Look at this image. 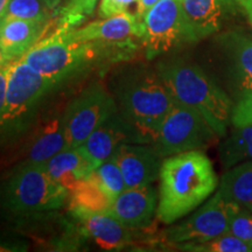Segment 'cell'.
<instances>
[{
	"mask_svg": "<svg viewBox=\"0 0 252 252\" xmlns=\"http://www.w3.org/2000/svg\"><path fill=\"white\" fill-rule=\"evenodd\" d=\"M134 2H138V0H102L99 5V17L105 19L121 14Z\"/></svg>",
	"mask_w": 252,
	"mask_h": 252,
	"instance_id": "f546056e",
	"label": "cell"
},
{
	"mask_svg": "<svg viewBox=\"0 0 252 252\" xmlns=\"http://www.w3.org/2000/svg\"><path fill=\"white\" fill-rule=\"evenodd\" d=\"M50 178L68 190L84 180L94 171L91 162L78 149L64 150L43 163Z\"/></svg>",
	"mask_w": 252,
	"mask_h": 252,
	"instance_id": "d6986e66",
	"label": "cell"
},
{
	"mask_svg": "<svg viewBox=\"0 0 252 252\" xmlns=\"http://www.w3.org/2000/svg\"><path fill=\"white\" fill-rule=\"evenodd\" d=\"M8 62H12V61L8 59V56H7V54H6L4 47H2L1 43H0V67L7 64Z\"/></svg>",
	"mask_w": 252,
	"mask_h": 252,
	"instance_id": "836d02e7",
	"label": "cell"
},
{
	"mask_svg": "<svg viewBox=\"0 0 252 252\" xmlns=\"http://www.w3.org/2000/svg\"><path fill=\"white\" fill-rule=\"evenodd\" d=\"M231 124L234 127L252 125V91L237 99L232 109Z\"/></svg>",
	"mask_w": 252,
	"mask_h": 252,
	"instance_id": "f1b7e54d",
	"label": "cell"
},
{
	"mask_svg": "<svg viewBox=\"0 0 252 252\" xmlns=\"http://www.w3.org/2000/svg\"><path fill=\"white\" fill-rule=\"evenodd\" d=\"M230 234L252 247V213L237 207L230 219Z\"/></svg>",
	"mask_w": 252,
	"mask_h": 252,
	"instance_id": "83f0119b",
	"label": "cell"
},
{
	"mask_svg": "<svg viewBox=\"0 0 252 252\" xmlns=\"http://www.w3.org/2000/svg\"><path fill=\"white\" fill-rule=\"evenodd\" d=\"M217 139L219 134L201 113L174 100L152 146L165 159L188 151L203 150Z\"/></svg>",
	"mask_w": 252,
	"mask_h": 252,
	"instance_id": "52a82bcc",
	"label": "cell"
},
{
	"mask_svg": "<svg viewBox=\"0 0 252 252\" xmlns=\"http://www.w3.org/2000/svg\"><path fill=\"white\" fill-rule=\"evenodd\" d=\"M94 176L104 188V190L115 200L116 196L126 189L124 176L119 168L115 156L104 161L94 171Z\"/></svg>",
	"mask_w": 252,
	"mask_h": 252,
	"instance_id": "484cf974",
	"label": "cell"
},
{
	"mask_svg": "<svg viewBox=\"0 0 252 252\" xmlns=\"http://www.w3.org/2000/svg\"><path fill=\"white\" fill-rule=\"evenodd\" d=\"M9 1H11V0H0V21H1V19L5 17L6 9H7Z\"/></svg>",
	"mask_w": 252,
	"mask_h": 252,
	"instance_id": "e575fe53",
	"label": "cell"
},
{
	"mask_svg": "<svg viewBox=\"0 0 252 252\" xmlns=\"http://www.w3.org/2000/svg\"><path fill=\"white\" fill-rule=\"evenodd\" d=\"M186 42H197L217 33L231 14L232 0H182Z\"/></svg>",
	"mask_w": 252,
	"mask_h": 252,
	"instance_id": "4fadbf2b",
	"label": "cell"
},
{
	"mask_svg": "<svg viewBox=\"0 0 252 252\" xmlns=\"http://www.w3.org/2000/svg\"><path fill=\"white\" fill-rule=\"evenodd\" d=\"M126 188L153 184L159 179L162 158L151 144H125L115 153Z\"/></svg>",
	"mask_w": 252,
	"mask_h": 252,
	"instance_id": "9a60e30c",
	"label": "cell"
},
{
	"mask_svg": "<svg viewBox=\"0 0 252 252\" xmlns=\"http://www.w3.org/2000/svg\"><path fill=\"white\" fill-rule=\"evenodd\" d=\"M157 217L173 224L207 201L219 187L212 160L202 150L174 154L162 160Z\"/></svg>",
	"mask_w": 252,
	"mask_h": 252,
	"instance_id": "6da1fadb",
	"label": "cell"
},
{
	"mask_svg": "<svg viewBox=\"0 0 252 252\" xmlns=\"http://www.w3.org/2000/svg\"><path fill=\"white\" fill-rule=\"evenodd\" d=\"M112 202L113 198L104 190L94 172L69 190V210L110 213Z\"/></svg>",
	"mask_w": 252,
	"mask_h": 252,
	"instance_id": "7402d4cb",
	"label": "cell"
},
{
	"mask_svg": "<svg viewBox=\"0 0 252 252\" xmlns=\"http://www.w3.org/2000/svg\"><path fill=\"white\" fill-rule=\"evenodd\" d=\"M45 23L2 18L0 21V43L11 61L23 58L39 41L46 28Z\"/></svg>",
	"mask_w": 252,
	"mask_h": 252,
	"instance_id": "ac0fdd59",
	"label": "cell"
},
{
	"mask_svg": "<svg viewBox=\"0 0 252 252\" xmlns=\"http://www.w3.org/2000/svg\"><path fill=\"white\" fill-rule=\"evenodd\" d=\"M67 150L63 126V113L48 119L34 134L27 153L28 162L43 163L62 151Z\"/></svg>",
	"mask_w": 252,
	"mask_h": 252,
	"instance_id": "ffe728a7",
	"label": "cell"
},
{
	"mask_svg": "<svg viewBox=\"0 0 252 252\" xmlns=\"http://www.w3.org/2000/svg\"><path fill=\"white\" fill-rule=\"evenodd\" d=\"M12 62H8L7 64L0 67V123H1V118L2 115H4L6 105V93H7L9 69H11Z\"/></svg>",
	"mask_w": 252,
	"mask_h": 252,
	"instance_id": "4dcf8cb0",
	"label": "cell"
},
{
	"mask_svg": "<svg viewBox=\"0 0 252 252\" xmlns=\"http://www.w3.org/2000/svg\"><path fill=\"white\" fill-rule=\"evenodd\" d=\"M54 88L21 58L12 62L0 137L13 139L26 132L34 123L43 98Z\"/></svg>",
	"mask_w": 252,
	"mask_h": 252,
	"instance_id": "8992f818",
	"label": "cell"
},
{
	"mask_svg": "<svg viewBox=\"0 0 252 252\" xmlns=\"http://www.w3.org/2000/svg\"><path fill=\"white\" fill-rule=\"evenodd\" d=\"M182 0H160L144 18V35L147 60L171 52L186 41Z\"/></svg>",
	"mask_w": 252,
	"mask_h": 252,
	"instance_id": "30bf717a",
	"label": "cell"
},
{
	"mask_svg": "<svg viewBox=\"0 0 252 252\" xmlns=\"http://www.w3.org/2000/svg\"><path fill=\"white\" fill-rule=\"evenodd\" d=\"M52 12L41 0H11L4 18H17L47 24L52 18Z\"/></svg>",
	"mask_w": 252,
	"mask_h": 252,
	"instance_id": "d4e9b609",
	"label": "cell"
},
{
	"mask_svg": "<svg viewBox=\"0 0 252 252\" xmlns=\"http://www.w3.org/2000/svg\"><path fill=\"white\" fill-rule=\"evenodd\" d=\"M159 1L160 0H138L137 13H135L137 18L144 23V18L145 15L147 14V12H149L150 9L152 8L154 5H157Z\"/></svg>",
	"mask_w": 252,
	"mask_h": 252,
	"instance_id": "1f68e13d",
	"label": "cell"
},
{
	"mask_svg": "<svg viewBox=\"0 0 252 252\" xmlns=\"http://www.w3.org/2000/svg\"><path fill=\"white\" fill-rule=\"evenodd\" d=\"M157 71L173 99L196 110L219 137H224L234 105L228 94L202 68L185 60H169L160 62Z\"/></svg>",
	"mask_w": 252,
	"mask_h": 252,
	"instance_id": "3957f363",
	"label": "cell"
},
{
	"mask_svg": "<svg viewBox=\"0 0 252 252\" xmlns=\"http://www.w3.org/2000/svg\"><path fill=\"white\" fill-rule=\"evenodd\" d=\"M237 1H238V2H241V1H244V0H237Z\"/></svg>",
	"mask_w": 252,
	"mask_h": 252,
	"instance_id": "8d00e7d4",
	"label": "cell"
},
{
	"mask_svg": "<svg viewBox=\"0 0 252 252\" xmlns=\"http://www.w3.org/2000/svg\"><path fill=\"white\" fill-rule=\"evenodd\" d=\"M239 4H241L242 7L244 8L245 13L248 15L249 21H250L252 26V0H244V1H241Z\"/></svg>",
	"mask_w": 252,
	"mask_h": 252,
	"instance_id": "d6a6232c",
	"label": "cell"
},
{
	"mask_svg": "<svg viewBox=\"0 0 252 252\" xmlns=\"http://www.w3.org/2000/svg\"><path fill=\"white\" fill-rule=\"evenodd\" d=\"M222 45L230 88L241 98L252 91V40L239 32H230L222 37Z\"/></svg>",
	"mask_w": 252,
	"mask_h": 252,
	"instance_id": "e0dca14e",
	"label": "cell"
},
{
	"mask_svg": "<svg viewBox=\"0 0 252 252\" xmlns=\"http://www.w3.org/2000/svg\"><path fill=\"white\" fill-rule=\"evenodd\" d=\"M219 191L230 202L252 213V161L229 168L220 179Z\"/></svg>",
	"mask_w": 252,
	"mask_h": 252,
	"instance_id": "44dd1931",
	"label": "cell"
},
{
	"mask_svg": "<svg viewBox=\"0 0 252 252\" xmlns=\"http://www.w3.org/2000/svg\"><path fill=\"white\" fill-rule=\"evenodd\" d=\"M98 0H69L59 11L56 23L61 26L75 28L94 12Z\"/></svg>",
	"mask_w": 252,
	"mask_h": 252,
	"instance_id": "4316f807",
	"label": "cell"
},
{
	"mask_svg": "<svg viewBox=\"0 0 252 252\" xmlns=\"http://www.w3.org/2000/svg\"><path fill=\"white\" fill-rule=\"evenodd\" d=\"M117 110L112 94L102 83L96 82L84 89L63 112L67 150L80 147Z\"/></svg>",
	"mask_w": 252,
	"mask_h": 252,
	"instance_id": "ba28073f",
	"label": "cell"
},
{
	"mask_svg": "<svg viewBox=\"0 0 252 252\" xmlns=\"http://www.w3.org/2000/svg\"><path fill=\"white\" fill-rule=\"evenodd\" d=\"M237 204L230 202L219 190L187 220L166 231L165 239L173 244L204 242L228 234L230 219Z\"/></svg>",
	"mask_w": 252,
	"mask_h": 252,
	"instance_id": "9c48e42d",
	"label": "cell"
},
{
	"mask_svg": "<svg viewBox=\"0 0 252 252\" xmlns=\"http://www.w3.org/2000/svg\"><path fill=\"white\" fill-rule=\"evenodd\" d=\"M219 153L220 162L226 169L252 161V125L234 127L220 146Z\"/></svg>",
	"mask_w": 252,
	"mask_h": 252,
	"instance_id": "603a6c76",
	"label": "cell"
},
{
	"mask_svg": "<svg viewBox=\"0 0 252 252\" xmlns=\"http://www.w3.org/2000/svg\"><path fill=\"white\" fill-rule=\"evenodd\" d=\"M179 250L191 252H252V247L235 235L224 234L204 242H185L175 244Z\"/></svg>",
	"mask_w": 252,
	"mask_h": 252,
	"instance_id": "cb8c5ba5",
	"label": "cell"
},
{
	"mask_svg": "<svg viewBox=\"0 0 252 252\" xmlns=\"http://www.w3.org/2000/svg\"><path fill=\"white\" fill-rule=\"evenodd\" d=\"M71 35L82 42H91L105 54L109 49L133 48L132 41L144 35V23L137 15L123 12L121 14L93 21L81 28H72Z\"/></svg>",
	"mask_w": 252,
	"mask_h": 252,
	"instance_id": "8fae6325",
	"label": "cell"
},
{
	"mask_svg": "<svg viewBox=\"0 0 252 252\" xmlns=\"http://www.w3.org/2000/svg\"><path fill=\"white\" fill-rule=\"evenodd\" d=\"M125 144L140 143L137 134L117 110L77 149L96 169L100 163L115 156L119 147Z\"/></svg>",
	"mask_w": 252,
	"mask_h": 252,
	"instance_id": "7c38bea8",
	"label": "cell"
},
{
	"mask_svg": "<svg viewBox=\"0 0 252 252\" xmlns=\"http://www.w3.org/2000/svg\"><path fill=\"white\" fill-rule=\"evenodd\" d=\"M68 197V189L53 180L41 163L25 161L0 185V207L13 216L58 210Z\"/></svg>",
	"mask_w": 252,
	"mask_h": 252,
	"instance_id": "5b68a950",
	"label": "cell"
},
{
	"mask_svg": "<svg viewBox=\"0 0 252 252\" xmlns=\"http://www.w3.org/2000/svg\"><path fill=\"white\" fill-rule=\"evenodd\" d=\"M71 217L76 220L81 235L90 238L104 250H121L131 242V232L110 213H93L71 209Z\"/></svg>",
	"mask_w": 252,
	"mask_h": 252,
	"instance_id": "2e32d148",
	"label": "cell"
},
{
	"mask_svg": "<svg viewBox=\"0 0 252 252\" xmlns=\"http://www.w3.org/2000/svg\"><path fill=\"white\" fill-rule=\"evenodd\" d=\"M71 30L55 24L52 33L42 34L21 58L54 87L89 69L104 55L94 43L75 40Z\"/></svg>",
	"mask_w": 252,
	"mask_h": 252,
	"instance_id": "277c9868",
	"label": "cell"
},
{
	"mask_svg": "<svg viewBox=\"0 0 252 252\" xmlns=\"http://www.w3.org/2000/svg\"><path fill=\"white\" fill-rule=\"evenodd\" d=\"M158 195L152 184L126 188L115 197L110 214L128 229H144L157 214Z\"/></svg>",
	"mask_w": 252,
	"mask_h": 252,
	"instance_id": "5bb4252c",
	"label": "cell"
},
{
	"mask_svg": "<svg viewBox=\"0 0 252 252\" xmlns=\"http://www.w3.org/2000/svg\"><path fill=\"white\" fill-rule=\"evenodd\" d=\"M41 1L45 2V5L47 6V7L52 9V11H54V9L60 5L61 0H41Z\"/></svg>",
	"mask_w": 252,
	"mask_h": 252,
	"instance_id": "d590c367",
	"label": "cell"
},
{
	"mask_svg": "<svg viewBox=\"0 0 252 252\" xmlns=\"http://www.w3.org/2000/svg\"><path fill=\"white\" fill-rule=\"evenodd\" d=\"M110 93L139 143L152 145L174 104L158 71L144 65L123 68L110 81Z\"/></svg>",
	"mask_w": 252,
	"mask_h": 252,
	"instance_id": "7a4b0ae2",
	"label": "cell"
}]
</instances>
